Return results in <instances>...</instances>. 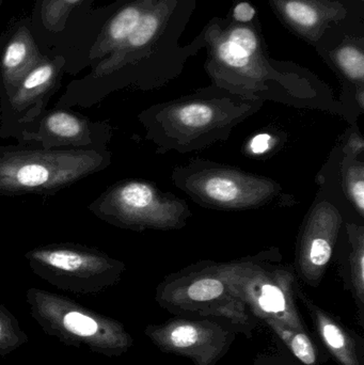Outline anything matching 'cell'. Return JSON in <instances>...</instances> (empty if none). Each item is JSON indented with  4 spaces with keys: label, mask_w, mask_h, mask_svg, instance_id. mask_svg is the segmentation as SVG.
I'll return each mask as SVG.
<instances>
[{
    "label": "cell",
    "mask_w": 364,
    "mask_h": 365,
    "mask_svg": "<svg viewBox=\"0 0 364 365\" xmlns=\"http://www.w3.org/2000/svg\"><path fill=\"white\" fill-rule=\"evenodd\" d=\"M83 0H44L41 6L43 26L51 31H61L70 13Z\"/></svg>",
    "instance_id": "19"
},
{
    "label": "cell",
    "mask_w": 364,
    "mask_h": 365,
    "mask_svg": "<svg viewBox=\"0 0 364 365\" xmlns=\"http://www.w3.org/2000/svg\"><path fill=\"white\" fill-rule=\"evenodd\" d=\"M113 136L108 122L92 121L71 108L57 106L21 126L13 139L19 145L43 149L107 150Z\"/></svg>",
    "instance_id": "11"
},
{
    "label": "cell",
    "mask_w": 364,
    "mask_h": 365,
    "mask_svg": "<svg viewBox=\"0 0 364 365\" xmlns=\"http://www.w3.org/2000/svg\"><path fill=\"white\" fill-rule=\"evenodd\" d=\"M26 261L36 276L56 289L80 295L102 293L120 282L125 264L93 247L53 242L27 251Z\"/></svg>",
    "instance_id": "8"
},
{
    "label": "cell",
    "mask_w": 364,
    "mask_h": 365,
    "mask_svg": "<svg viewBox=\"0 0 364 365\" xmlns=\"http://www.w3.org/2000/svg\"><path fill=\"white\" fill-rule=\"evenodd\" d=\"M44 58L29 28L17 27L0 55V108L14 94L24 77Z\"/></svg>",
    "instance_id": "14"
},
{
    "label": "cell",
    "mask_w": 364,
    "mask_h": 365,
    "mask_svg": "<svg viewBox=\"0 0 364 365\" xmlns=\"http://www.w3.org/2000/svg\"><path fill=\"white\" fill-rule=\"evenodd\" d=\"M233 16L239 23H249L256 16V10L248 2H239L233 10Z\"/></svg>",
    "instance_id": "23"
},
{
    "label": "cell",
    "mask_w": 364,
    "mask_h": 365,
    "mask_svg": "<svg viewBox=\"0 0 364 365\" xmlns=\"http://www.w3.org/2000/svg\"><path fill=\"white\" fill-rule=\"evenodd\" d=\"M297 297L303 302L323 344L340 365H364L363 339L337 317L316 306L299 287Z\"/></svg>",
    "instance_id": "13"
},
{
    "label": "cell",
    "mask_w": 364,
    "mask_h": 365,
    "mask_svg": "<svg viewBox=\"0 0 364 365\" xmlns=\"http://www.w3.org/2000/svg\"><path fill=\"white\" fill-rule=\"evenodd\" d=\"M252 365H303L282 356L264 355L258 357Z\"/></svg>",
    "instance_id": "24"
},
{
    "label": "cell",
    "mask_w": 364,
    "mask_h": 365,
    "mask_svg": "<svg viewBox=\"0 0 364 365\" xmlns=\"http://www.w3.org/2000/svg\"><path fill=\"white\" fill-rule=\"evenodd\" d=\"M27 342L28 336L14 315L0 304V357H6Z\"/></svg>",
    "instance_id": "18"
},
{
    "label": "cell",
    "mask_w": 364,
    "mask_h": 365,
    "mask_svg": "<svg viewBox=\"0 0 364 365\" xmlns=\"http://www.w3.org/2000/svg\"><path fill=\"white\" fill-rule=\"evenodd\" d=\"M26 302L43 331L68 346L87 347L113 358L128 353L134 344L123 324L70 298L31 287L26 293Z\"/></svg>",
    "instance_id": "6"
},
{
    "label": "cell",
    "mask_w": 364,
    "mask_h": 365,
    "mask_svg": "<svg viewBox=\"0 0 364 365\" xmlns=\"http://www.w3.org/2000/svg\"><path fill=\"white\" fill-rule=\"evenodd\" d=\"M226 272L233 293L256 321L274 319L307 332L297 306L298 278L278 249L226 262Z\"/></svg>",
    "instance_id": "5"
},
{
    "label": "cell",
    "mask_w": 364,
    "mask_h": 365,
    "mask_svg": "<svg viewBox=\"0 0 364 365\" xmlns=\"http://www.w3.org/2000/svg\"><path fill=\"white\" fill-rule=\"evenodd\" d=\"M232 326L213 319L175 317L149 325L145 334L162 353L192 360L194 365H215L228 354L236 336Z\"/></svg>",
    "instance_id": "10"
},
{
    "label": "cell",
    "mask_w": 364,
    "mask_h": 365,
    "mask_svg": "<svg viewBox=\"0 0 364 365\" xmlns=\"http://www.w3.org/2000/svg\"><path fill=\"white\" fill-rule=\"evenodd\" d=\"M318 186L313 204L299 229L293 265L298 280L312 287L322 282L335 255L342 227L346 220H352L336 193L326 184Z\"/></svg>",
    "instance_id": "9"
},
{
    "label": "cell",
    "mask_w": 364,
    "mask_h": 365,
    "mask_svg": "<svg viewBox=\"0 0 364 365\" xmlns=\"http://www.w3.org/2000/svg\"><path fill=\"white\" fill-rule=\"evenodd\" d=\"M171 181L194 203L211 210L239 212L296 203L273 179L200 158L175 167Z\"/></svg>",
    "instance_id": "3"
},
{
    "label": "cell",
    "mask_w": 364,
    "mask_h": 365,
    "mask_svg": "<svg viewBox=\"0 0 364 365\" xmlns=\"http://www.w3.org/2000/svg\"><path fill=\"white\" fill-rule=\"evenodd\" d=\"M279 145V139L271 133H260L252 137L246 145V151L254 158L266 155Z\"/></svg>",
    "instance_id": "22"
},
{
    "label": "cell",
    "mask_w": 364,
    "mask_h": 365,
    "mask_svg": "<svg viewBox=\"0 0 364 365\" xmlns=\"http://www.w3.org/2000/svg\"><path fill=\"white\" fill-rule=\"evenodd\" d=\"M88 210L108 225L135 232L182 229L192 216L183 199L145 180H123L111 185Z\"/></svg>",
    "instance_id": "7"
},
{
    "label": "cell",
    "mask_w": 364,
    "mask_h": 365,
    "mask_svg": "<svg viewBox=\"0 0 364 365\" xmlns=\"http://www.w3.org/2000/svg\"><path fill=\"white\" fill-rule=\"evenodd\" d=\"M262 105V101L229 93L187 96L153 105L138 119L157 153L185 154L228 140L233 130Z\"/></svg>",
    "instance_id": "1"
},
{
    "label": "cell",
    "mask_w": 364,
    "mask_h": 365,
    "mask_svg": "<svg viewBox=\"0 0 364 365\" xmlns=\"http://www.w3.org/2000/svg\"><path fill=\"white\" fill-rule=\"evenodd\" d=\"M336 63L344 76L363 88L364 55L363 51L355 46H343L336 53Z\"/></svg>",
    "instance_id": "20"
},
{
    "label": "cell",
    "mask_w": 364,
    "mask_h": 365,
    "mask_svg": "<svg viewBox=\"0 0 364 365\" xmlns=\"http://www.w3.org/2000/svg\"><path fill=\"white\" fill-rule=\"evenodd\" d=\"M336 259L344 287L352 294L358 309L360 325L364 323V223L346 220L342 227Z\"/></svg>",
    "instance_id": "15"
},
{
    "label": "cell",
    "mask_w": 364,
    "mask_h": 365,
    "mask_svg": "<svg viewBox=\"0 0 364 365\" xmlns=\"http://www.w3.org/2000/svg\"><path fill=\"white\" fill-rule=\"evenodd\" d=\"M162 309L194 319H224L251 338L256 321L234 295L227 279L226 262L202 259L168 274L156 289Z\"/></svg>",
    "instance_id": "4"
},
{
    "label": "cell",
    "mask_w": 364,
    "mask_h": 365,
    "mask_svg": "<svg viewBox=\"0 0 364 365\" xmlns=\"http://www.w3.org/2000/svg\"><path fill=\"white\" fill-rule=\"evenodd\" d=\"M108 150L0 145V195H51L108 168Z\"/></svg>",
    "instance_id": "2"
},
{
    "label": "cell",
    "mask_w": 364,
    "mask_h": 365,
    "mask_svg": "<svg viewBox=\"0 0 364 365\" xmlns=\"http://www.w3.org/2000/svg\"><path fill=\"white\" fill-rule=\"evenodd\" d=\"M284 11L291 23L306 29L313 28L320 21L318 10L305 0H290L284 4Z\"/></svg>",
    "instance_id": "21"
},
{
    "label": "cell",
    "mask_w": 364,
    "mask_h": 365,
    "mask_svg": "<svg viewBox=\"0 0 364 365\" xmlns=\"http://www.w3.org/2000/svg\"><path fill=\"white\" fill-rule=\"evenodd\" d=\"M149 9H151V0H136L120 9L100 30L88 58L91 61H100L110 55L134 31Z\"/></svg>",
    "instance_id": "16"
},
{
    "label": "cell",
    "mask_w": 364,
    "mask_h": 365,
    "mask_svg": "<svg viewBox=\"0 0 364 365\" xmlns=\"http://www.w3.org/2000/svg\"><path fill=\"white\" fill-rule=\"evenodd\" d=\"M66 68L63 56H45L24 77L8 103L0 108V138H14L21 126L46 110L49 101L59 89Z\"/></svg>",
    "instance_id": "12"
},
{
    "label": "cell",
    "mask_w": 364,
    "mask_h": 365,
    "mask_svg": "<svg viewBox=\"0 0 364 365\" xmlns=\"http://www.w3.org/2000/svg\"><path fill=\"white\" fill-rule=\"evenodd\" d=\"M264 323L288 347L293 357L303 365H320L318 351L306 331L293 329L280 322L266 319Z\"/></svg>",
    "instance_id": "17"
},
{
    "label": "cell",
    "mask_w": 364,
    "mask_h": 365,
    "mask_svg": "<svg viewBox=\"0 0 364 365\" xmlns=\"http://www.w3.org/2000/svg\"><path fill=\"white\" fill-rule=\"evenodd\" d=\"M2 0H0V6H1Z\"/></svg>",
    "instance_id": "25"
}]
</instances>
